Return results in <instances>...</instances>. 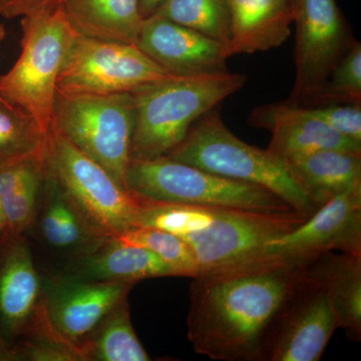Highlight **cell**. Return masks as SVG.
<instances>
[{
    "label": "cell",
    "mask_w": 361,
    "mask_h": 361,
    "mask_svg": "<svg viewBox=\"0 0 361 361\" xmlns=\"http://www.w3.org/2000/svg\"><path fill=\"white\" fill-rule=\"evenodd\" d=\"M134 128L132 94H68L56 90L51 130L103 166L123 187Z\"/></svg>",
    "instance_id": "7"
},
{
    "label": "cell",
    "mask_w": 361,
    "mask_h": 361,
    "mask_svg": "<svg viewBox=\"0 0 361 361\" xmlns=\"http://www.w3.org/2000/svg\"><path fill=\"white\" fill-rule=\"evenodd\" d=\"M337 329L324 289L305 270L271 327L260 360L318 361Z\"/></svg>",
    "instance_id": "13"
},
{
    "label": "cell",
    "mask_w": 361,
    "mask_h": 361,
    "mask_svg": "<svg viewBox=\"0 0 361 361\" xmlns=\"http://www.w3.org/2000/svg\"><path fill=\"white\" fill-rule=\"evenodd\" d=\"M49 137L32 116L0 97V167L44 159Z\"/></svg>",
    "instance_id": "25"
},
{
    "label": "cell",
    "mask_w": 361,
    "mask_h": 361,
    "mask_svg": "<svg viewBox=\"0 0 361 361\" xmlns=\"http://www.w3.org/2000/svg\"><path fill=\"white\" fill-rule=\"evenodd\" d=\"M153 14L203 33L226 49L229 44L231 18L228 0H166Z\"/></svg>",
    "instance_id": "26"
},
{
    "label": "cell",
    "mask_w": 361,
    "mask_h": 361,
    "mask_svg": "<svg viewBox=\"0 0 361 361\" xmlns=\"http://www.w3.org/2000/svg\"><path fill=\"white\" fill-rule=\"evenodd\" d=\"M246 84L241 73L177 75L145 85L133 94L135 128L130 159L167 155L201 116Z\"/></svg>",
    "instance_id": "2"
},
{
    "label": "cell",
    "mask_w": 361,
    "mask_h": 361,
    "mask_svg": "<svg viewBox=\"0 0 361 361\" xmlns=\"http://www.w3.org/2000/svg\"><path fill=\"white\" fill-rule=\"evenodd\" d=\"M44 178V159H27L0 167V206L6 235L18 236L28 231Z\"/></svg>",
    "instance_id": "23"
},
{
    "label": "cell",
    "mask_w": 361,
    "mask_h": 361,
    "mask_svg": "<svg viewBox=\"0 0 361 361\" xmlns=\"http://www.w3.org/2000/svg\"><path fill=\"white\" fill-rule=\"evenodd\" d=\"M291 1H292V4H293V6H294V4H295L296 0H291Z\"/></svg>",
    "instance_id": "35"
},
{
    "label": "cell",
    "mask_w": 361,
    "mask_h": 361,
    "mask_svg": "<svg viewBox=\"0 0 361 361\" xmlns=\"http://www.w3.org/2000/svg\"><path fill=\"white\" fill-rule=\"evenodd\" d=\"M165 156L228 179L266 188L303 215H312L318 209L294 179L286 161L267 149L241 141L215 111L201 116Z\"/></svg>",
    "instance_id": "3"
},
{
    "label": "cell",
    "mask_w": 361,
    "mask_h": 361,
    "mask_svg": "<svg viewBox=\"0 0 361 361\" xmlns=\"http://www.w3.org/2000/svg\"><path fill=\"white\" fill-rule=\"evenodd\" d=\"M308 110L331 129L361 144V104H325Z\"/></svg>",
    "instance_id": "30"
},
{
    "label": "cell",
    "mask_w": 361,
    "mask_h": 361,
    "mask_svg": "<svg viewBox=\"0 0 361 361\" xmlns=\"http://www.w3.org/2000/svg\"><path fill=\"white\" fill-rule=\"evenodd\" d=\"M125 187L141 198L164 203L258 212L293 210L266 188L228 179L167 156L130 159Z\"/></svg>",
    "instance_id": "4"
},
{
    "label": "cell",
    "mask_w": 361,
    "mask_h": 361,
    "mask_svg": "<svg viewBox=\"0 0 361 361\" xmlns=\"http://www.w3.org/2000/svg\"><path fill=\"white\" fill-rule=\"evenodd\" d=\"M44 280L25 235L0 239V361H18L16 342L42 302Z\"/></svg>",
    "instance_id": "14"
},
{
    "label": "cell",
    "mask_w": 361,
    "mask_h": 361,
    "mask_svg": "<svg viewBox=\"0 0 361 361\" xmlns=\"http://www.w3.org/2000/svg\"><path fill=\"white\" fill-rule=\"evenodd\" d=\"M231 18L229 56L280 47L291 35V0H228Z\"/></svg>",
    "instance_id": "19"
},
{
    "label": "cell",
    "mask_w": 361,
    "mask_h": 361,
    "mask_svg": "<svg viewBox=\"0 0 361 361\" xmlns=\"http://www.w3.org/2000/svg\"><path fill=\"white\" fill-rule=\"evenodd\" d=\"M118 239L126 243L153 252L174 269L177 276L194 278L198 264L186 241L177 235L148 227H134Z\"/></svg>",
    "instance_id": "28"
},
{
    "label": "cell",
    "mask_w": 361,
    "mask_h": 361,
    "mask_svg": "<svg viewBox=\"0 0 361 361\" xmlns=\"http://www.w3.org/2000/svg\"><path fill=\"white\" fill-rule=\"evenodd\" d=\"M310 104H361V44L355 42L330 73Z\"/></svg>",
    "instance_id": "29"
},
{
    "label": "cell",
    "mask_w": 361,
    "mask_h": 361,
    "mask_svg": "<svg viewBox=\"0 0 361 361\" xmlns=\"http://www.w3.org/2000/svg\"><path fill=\"white\" fill-rule=\"evenodd\" d=\"M42 305L47 319L66 341L84 351L92 330L116 304L128 298L134 287L47 275H42Z\"/></svg>",
    "instance_id": "15"
},
{
    "label": "cell",
    "mask_w": 361,
    "mask_h": 361,
    "mask_svg": "<svg viewBox=\"0 0 361 361\" xmlns=\"http://www.w3.org/2000/svg\"><path fill=\"white\" fill-rule=\"evenodd\" d=\"M44 163L47 175L102 237L118 238L135 227L142 198L56 130L49 134Z\"/></svg>",
    "instance_id": "6"
},
{
    "label": "cell",
    "mask_w": 361,
    "mask_h": 361,
    "mask_svg": "<svg viewBox=\"0 0 361 361\" xmlns=\"http://www.w3.org/2000/svg\"><path fill=\"white\" fill-rule=\"evenodd\" d=\"M47 276L135 285L142 280L177 274L153 252L111 238L104 240L96 249L73 261L58 274Z\"/></svg>",
    "instance_id": "18"
},
{
    "label": "cell",
    "mask_w": 361,
    "mask_h": 361,
    "mask_svg": "<svg viewBox=\"0 0 361 361\" xmlns=\"http://www.w3.org/2000/svg\"><path fill=\"white\" fill-rule=\"evenodd\" d=\"M296 78L288 103L308 104L351 47L336 0H296Z\"/></svg>",
    "instance_id": "10"
},
{
    "label": "cell",
    "mask_w": 361,
    "mask_h": 361,
    "mask_svg": "<svg viewBox=\"0 0 361 361\" xmlns=\"http://www.w3.org/2000/svg\"><path fill=\"white\" fill-rule=\"evenodd\" d=\"M21 28L20 56L0 75V97L30 114L51 134L59 71L80 33L61 6L21 18Z\"/></svg>",
    "instance_id": "5"
},
{
    "label": "cell",
    "mask_w": 361,
    "mask_h": 361,
    "mask_svg": "<svg viewBox=\"0 0 361 361\" xmlns=\"http://www.w3.org/2000/svg\"><path fill=\"white\" fill-rule=\"evenodd\" d=\"M6 28H4V26L2 25V23H0V44H1L2 40H4V37H6Z\"/></svg>",
    "instance_id": "34"
},
{
    "label": "cell",
    "mask_w": 361,
    "mask_h": 361,
    "mask_svg": "<svg viewBox=\"0 0 361 361\" xmlns=\"http://www.w3.org/2000/svg\"><path fill=\"white\" fill-rule=\"evenodd\" d=\"M306 274L324 289L337 327L361 341V254L326 252L306 266Z\"/></svg>",
    "instance_id": "20"
},
{
    "label": "cell",
    "mask_w": 361,
    "mask_h": 361,
    "mask_svg": "<svg viewBox=\"0 0 361 361\" xmlns=\"http://www.w3.org/2000/svg\"><path fill=\"white\" fill-rule=\"evenodd\" d=\"M249 122L270 130L268 151L282 160L310 155L322 149L361 152V144L348 139L315 118L307 106L270 104L254 109Z\"/></svg>",
    "instance_id": "17"
},
{
    "label": "cell",
    "mask_w": 361,
    "mask_h": 361,
    "mask_svg": "<svg viewBox=\"0 0 361 361\" xmlns=\"http://www.w3.org/2000/svg\"><path fill=\"white\" fill-rule=\"evenodd\" d=\"M287 164L317 208L361 183V152L322 149Z\"/></svg>",
    "instance_id": "21"
},
{
    "label": "cell",
    "mask_w": 361,
    "mask_h": 361,
    "mask_svg": "<svg viewBox=\"0 0 361 361\" xmlns=\"http://www.w3.org/2000/svg\"><path fill=\"white\" fill-rule=\"evenodd\" d=\"M61 7L82 37L137 44L144 21L140 0H63Z\"/></svg>",
    "instance_id": "22"
},
{
    "label": "cell",
    "mask_w": 361,
    "mask_h": 361,
    "mask_svg": "<svg viewBox=\"0 0 361 361\" xmlns=\"http://www.w3.org/2000/svg\"><path fill=\"white\" fill-rule=\"evenodd\" d=\"M307 265L260 258L194 277L187 327L195 353L213 360H260L271 327Z\"/></svg>",
    "instance_id": "1"
},
{
    "label": "cell",
    "mask_w": 361,
    "mask_h": 361,
    "mask_svg": "<svg viewBox=\"0 0 361 361\" xmlns=\"http://www.w3.org/2000/svg\"><path fill=\"white\" fill-rule=\"evenodd\" d=\"M6 234V223L4 219V212H2L1 206H0V239Z\"/></svg>",
    "instance_id": "33"
},
{
    "label": "cell",
    "mask_w": 361,
    "mask_h": 361,
    "mask_svg": "<svg viewBox=\"0 0 361 361\" xmlns=\"http://www.w3.org/2000/svg\"><path fill=\"white\" fill-rule=\"evenodd\" d=\"M217 209L164 203L142 198L135 227L154 228L182 238L212 224Z\"/></svg>",
    "instance_id": "27"
},
{
    "label": "cell",
    "mask_w": 361,
    "mask_h": 361,
    "mask_svg": "<svg viewBox=\"0 0 361 361\" xmlns=\"http://www.w3.org/2000/svg\"><path fill=\"white\" fill-rule=\"evenodd\" d=\"M63 0H0V16L7 20L27 18L52 11Z\"/></svg>",
    "instance_id": "31"
},
{
    "label": "cell",
    "mask_w": 361,
    "mask_h": 361,
    "mask_svg": "<svg viewBox=\"0 0 361 361\" xmlns=\"http://www.w3.org/2000/svg\"><path fill=\"white\" fill-rule=\"evenodd\" d=\"M137 47L173 75L228 71L230 56L224 44L158 14L142 21Z\"/></svg>",
    "instance_id": "16"
},
{
    "label": "cell",
    "mask_w": 361,
    "mask_h": 361,
    "mask_svg": "<svg viewBox=\"0 0 361 361\" xmlns=\"http://www.w3.org/2000/svg\"><path fill=\"white\" fill-rule=\"evenodd\" d=\"M166 0H140V11L142 18H149L157 9L165 2Z\"/></svg>",
    "instance_id": "32"
},
{
    "label": "cell",
    "mask_w": 361,
    "mask_h": 361,
    "mask_svg": "<svg viewBox=\"0 0 361 361\" xmlns=\"http://www.w3.org/2000/svg\"><path fill=\"white\" fill-rule=\"evenodd\" d=\"M172 75L137 45L80 35L59 71L56 90L68 94H134Z\"/></svg>",
    "instance_id": "8"
},
{
    "label": "cell",
    "mask_w": 361,
    "mask_h": 361,
    "mask_svg": "<svg viewBox=\"0 0 361 361\" xmlns=\"http://www.w3.org/2000/svg\"><path fill=\"white\" fill-rule=\"evenodd\" d=\"M308 217L294 210L258 212L218 208L212 224L182 238L193 251L197 275L203 274L250 262L268 242L295 229Z\"/></svg>",
    "instance_id": "9"
},
{
    "label": "cell",
    "mask_w": 361,
    "mask_h": 361,
    "mask_svg": "<svg viewBox=\"0 0 361 361\" xmlns=\"http://www.w3.org/2000/svg\"><path fill=\"white\" fill-rule=\"evenodd\" d=\"M330 251L361 254V183L319 207L295 229L271 240L256 259L307 265Z\"/></svg>",
    "instance_id": "11"
},
{
    "label": "cell",
    "mask_w": 361,
    "mask_h": 361,
    "mask_svg": "<svg viewBox=\"0 0 361 361\" xmlns=\"http://www.w3.org/2000/svg\"><path fill=\"white\" fill-rule=\"evenodd\" d=\"M44 275H56L103 243L61 187L45 173L35 217L25 235Z\"/></svg>",
    "instance_id": "12"
},
{
    "label": "cell",
    "mask_w": 361,
    "mask_h": 361,
    "mask_svg": "<svg viewBox=\"0 0 361 361\" xmlns=\"http://www.w3.org/2000/svg\"><path fill=\"white\" fill-rule=\"evenodd\" d=\"M87 361H149L130 320L128 298L99 322L84 344Z\"/></svg>",
    "instance_id": "24"
}]
</instances>
